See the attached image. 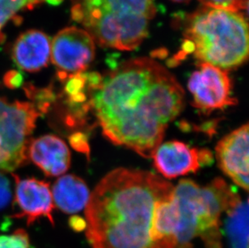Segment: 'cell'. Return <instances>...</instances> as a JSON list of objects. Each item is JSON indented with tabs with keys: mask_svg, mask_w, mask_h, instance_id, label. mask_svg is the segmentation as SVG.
<instances>
[{
	"mask_svg": "<svg viewBox=\"0 0 249 248\" xmlns=\"http://www.w3.org/2000/svg\"><path fill=\"white\" fill-rule=\"evenodd\" d=\"M184 90L160 64L141 57L120 64L92 92L93 115L111 143L153 157L181 113Z\"/></svg>",
	"mask_w": 249,
	"mask_h": 248,
	"instance_id": "cell-1",
	"label": "cell"
},
{
	"mask_svg": "<svg viewBox=\"0 0 249 248\" xmlns=\"http://www.w3.org/2000/svg\"><path fill=\"white\" fill-rule=\"evenodd\" d=\"M170 183L150 172H110L90 194L86 234L92 248H176L156 231L163 202L174 195Z\"/></svg>",
	"mask_w": 249,
	"mask_h": 248,
	"instance_id": "cell-2",
	"label": "cell"
},
{
	"mask_svg": "<svg viewBox=\"0 0 249 248\" xmlns=\"http://www.w3.org/2000/svg\"><path fill=\"white\" fill-rule=\"evenodd\" d=\"M184 40L177 61L189 54L200 63L228 71L249 56V26L240 12L202 7L186 18Z\"/></svg>",
	"mask_w": 249,
	"mask_h": 248,
	"instance_id": "cell-3",
	"label": "cell"
},
{
	"mask_svg": "<svg viewBox=\"0 0 249 248\" xmlns=\"http://www.w3.org/2000/svg\"><path fill=\"white\" fill-rule=\"evenodd\" d=\"M155 13L154 0H73L71 10L94 42L120 50L141 45Z\"/></svg>",
	"mask_w": 249,
	"mask_h": 248,
	"instance_id": "cell-4",
	"label": "cell"
},
{
	"mask_svg": "<svg viewBox=\"0 0 249 248\" xmlns=\"http://www.w3.org/2000/svg\"><path fill=\"white\" fill-rule=\"evenodd\" d=\"M174 196L178 213L176 248H192L197 236L207 248H223L221 216L239 197L237 193L221 178L206 187L184 179L174 187Z\"/></svg>",
	"mask_w": 249,
	"mask_h": 248,
	"instance_id": "cell-5",
	"label": "cell"
},
{
	"mask_svg": "<svg viewBox=\"0 0 249 248\" xmlns=\"http://www.w3.org/2000/svg\"><path fill=\"white\" fill-rule=\"evenodd\" d=\"M33 103L0 97V170L11 173L28 161V147L36 120Z\"/></svg>",
	"mask_w": 249,
	"mask_h": 248,
	"instance_id": "cell-6",
	"label": "cell"
},
{
	"mask_svg": "<svg viewBox=\"0 0 249 248\" xmlns=\"http://www.w3.org/2000/svg\"><path fill=\"white\" fill-rule=\"evenodd\" d=\"M94 41L87 31L71 27L60 31L51 44V60L57 77L65 80L87 70L94 58Z\"/></svg>",
	"mask_w": 249,
	"mask_h": 248,
	"instance_id": "cell-7",
	"label": "cell"
},
{
	"mask_svg": "<svg viewBox=\"0 0 249 248\" xmlns=\"http://www.w3.org/2000/svg\"><path fill=\"white\" fill-rule=\"evenodd\" d=\"M188 89L193 95L194 106L203 111L220 110L237 103L227 71L210 64H199L189 79Z\"/></svg>",
	"mask_w": 249,
	"mask_h": 248,
	"instance_id": "cell-8",
	"label": "cell"
},
{
	"mask_svg": "<svg viewBox=\"0 0 249 248\" xmlns=\"http://www.w3.org/2000/svg\"><path fill=\"white\" fill-rule=\"evenodd\" d=\"M152 157L156 169L166 178L196 173L213 161V155L209 150L191 148L177 141L160 143Z\"/></svg>",
	"mask_w": 249,
	"mask_h": 248,
	"instance_id": "cell-9",
	"label": "cell"
},
{
	"mask_svg": "<svg viewBox=\"0 0 249 248\" xmlns=\"http://www.w3.org/2000/svg\"><path fill=\"white\" fill-rule=\"evenodd\" d=\"M16 183L14 202L18 212L13 217L26 218L28 226L41 218L54 224L53 210L54 207L50 185L36 178L21 179L12 174Z\"/></svg>",
	"mask_w": 249,
	"mask_h": 248,
	"instance_id": "cell-10",
	"label": "cell"
},
{
	"mask_svg": "<svg viewBox=\"0 0 249 248\" xmlns=\"http://www.w3.org/2000/svg\"><path fill=\"white\" fill-rule=\"evenodd\" d=\"M216 158L222 171L245 191L249 190V124L224 136L217 144Z\"/></svg>",
	"mask_w": 249,
	"mask_h": 248,
	"instance_id": "cell-11",
	"label": "cell"
},
{
	"mask_svg": "<svg viewBox=\"0 0 249 248\" xmlns=\"http://www.w3.org/2000/svg\"><path fill=\"white\" fill-rule=\"evenodd\" d=\"M28 156L47 177L62 175L71 166V151L65 141L55 135H45L32 140Z\"/></svg>",
	"mask_w": 249,
	"mask_h": 248,
	"instance_id": "cell-12",
	"label": "cell"
},
{
	"mask_svg": "<svg viewBox=\"0 0 249 248\" xmlns=\"http://www.w3.org/2000/svg\"><path fill=\"white\" fill-rule=\"evenodd\" d=\"M51 53V41L45 33L29 30L15 43L12 56L19 68L36 73L47 67Z\"/></svg>",
	"mask_w": 249,
	"mask_h": 248,
	"instance_id": "cell-13",
	"label": "cell"
},
{
	"mask_svg": "<svg viewBox=\"0 0 249 248\" xmlns=\"http://www.w3.org/2000/svg\"><path fill=\"white\" fill-rule=\"evenodd\" d=\"M52 196L56 208L64 213H75L86 208L90 193L83 179L70 174L55 181Z\"/></svg>",
	"mask_w": 249,
	"mask_h": 248,
	"instance_id": "cell-14",
	"label": "cell"
},
{
	"mask_svg": "<svg viewBox=\"0 0 249 248\" xmlns=\"http://www.w3.org/2000/svg\"><path fill=\"white\" fill-rule=\"evenodd\" d=\"M226 236L231 248H249V202L240 196L225 211Z\"/></svg>",
	"mask_w": 249,
	"mask_h": 248,
	"instance_id": "cell-15",
	"label": "cell"
},
{
	"mask_svg": "<svg viewBox=\"0 0 249 248\" xmlns=\"http://www.w3.org/2000/svg\"><path fill=\"white\" fill-rule=\"evenodd\" d=\"M27 97L30 99L40 115L49 112L53 103L56 100L55 94L53 87L37 88L33 85L28 84L24 87Z\"/></svg>",
	"mask_w": 249,
	"mask_h": 248,
	"instance_id": "cell-16",
	"label": "cell"
},
{
	"mask_svg": "<svg viewBox=\"0 0 249 248\" xmlns=\"http://www.w3.org/2000/svg\"><path fill=\"white\" fill-rule=\"evenodd\" d=\"M43 0H0V30L22 9H33Z\"/></svg>",
	"mask_w": 249,
	"mask_h": 248,
	"instance_id": "cell-17",
	"label": "cell"
},
{
	"mask_svg": "<svg viewBox=\"0 0 249 248\" xmlns=\"http://www.w3.org/2000/svg\"><path fill=\"white\" fill-rule=\"evenodd\" d=\"M0 248H32V247L28 233L24 229H19L11 235L0 236Z\"/></svg>",
	"mask_w": 249,
	"mask_h": 248,
	"instance_id": "cell-18",
	"label": "cell"
},
{
	"mask_svg": "<svg viewBox=\"0 0 249 248\" xmlns=\"http://www.w3.org/2000/svg\"><path fill=\"white\" fill-rule=\"evenodd\" d=\"M205 7L239 12L247 9L249 0H199Z\"/></svg>",
	"mask_w": 249,
	"mask_h": 248,
	"instance_id": "cell-19",
	"label": "cell"
},
{
	"mask_svg": "<svg viewBox=\"0 0 249 248\" xmlns=\"http://www.w3.org/2000/svg\"><path fill=\"white\" fill-rule=\"evenodd\" d=\"M12 190L9 179L0 170V211L6 208L12 200Z\"/></svg>",
	"mask_w": 249,
	"mask_h": 248,
	"instance_id": "cell-20",
	"label": "cell"
},
{
	"mask_svg": "<svg viewBox=\"0 0 249 248\" xmlns=\"http://www.w3.org/2000/svg\"><path fill=\"white\" fill-rule=\"evenodd\" d=\"M69 141L73 149L89 156V143H88V137L86 134L80 131L73 133L70 136Z\"/></svg>",
	"mask_w": 249,
	"mask_h": 248,
	"instance_id": "cell-21",
	"label": "cell"
},
{
	"mask_svg": "<svg viewBox=\"0 0 249 248\" xmlns=\"http://www.w3.org/2000/svg\"><path fill=\"white\" fill-rule=\"evenodd\" d=\"M5 87L9 89H17L24 85V76L17 71H10L5 73L3 77Z\"/></svg>",
	"mask_w": 249,
	"mask_h": 248,
	"instance_id": "cell-22",
	"label": "cell"
},
{
	"mask_svg": "<svg viewBox=\"0 0 249 248\" xmlns=\"http://www.w3.org/2000/svg\"><path fill=\"white\" fill-rule=\"evenodd\" d=\"M69 225H70L71 229H73L74 231L77 232L84 230H86V227H87L86 221L79 216H72L69 219Z\"/></svg>",
	"mask_w": 249,
	"mask_h": 248,
	"instance_id": "cell-23",
	"label": "cell"
},
{
	"mask_svg": "<svg viewBox=\"0 0 249 248\" xmlns=\"http://www.w3.org/2000/svg\"><path fill=\"white\" fill-rule=\"evenodd\" d=\"M46 2H49L51 5H58L62 2L63 0H45Z\"/></svg>",
	"mask_w": 249,
	"mask_h": 248,
	"instance_id": "cell-24",
	"label": "cell"
},
{
	"mask_svg": "<svg viewBox=\"0 0 249 248\" xmlns=\"http://www.w3.org/2000/svg\"><path fill=\"white\" fill-rule=\"evenodd\" d=\"M171 1L175 2H188L190 0H171Z\"/></svg>",
	"mask_w": 249,
	"mask_h": 248,
	"instance_id": "cell-25",
	"label": "cell"
}]
</instances>
